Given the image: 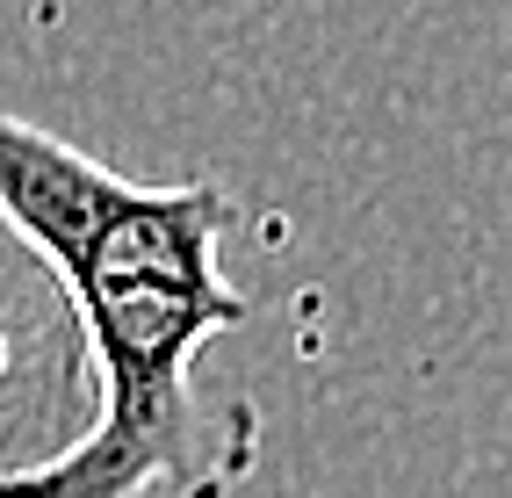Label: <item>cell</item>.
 <instances>
[{"label":"cell","mask_w":512,"mask_h":498,"mask_svg":"<svg viewBox=\"0 0 512 498\" xmlns=\"http://www.w3.org/2000/svg\"><path fill=\"white\" fill-rule=\"evenodd\" d=\"M0 210L37 239L80 304L94 354L87 434L0 484V498H231L253 477V405H202L195 354L246 325L224 282L238 203L217 181L145 188L73 138L0 109Z\"/></svg>","instance_id":"6da1fadb"},{"label":"cell","mask_w":512,"mask_h":498,"mask_svg":"<svg viewBox=\"0 0 512 498\" xmlns=\"http://www.w3.org/2000/svg\"><path fill=\"white\" fill-rule=\"evenodd\" d=\"M94 419V354L58 260L0 210V484L65 455Z\"/></svg>","instance_id":"7a4b0ae2"}]
</instances>
